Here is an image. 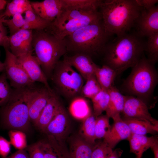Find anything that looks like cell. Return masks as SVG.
I'll return each mask as SVG.
<instances>
[{"mask_svg":"<svg viewBox=\"0 0 158 158\" xmlns=\"http://www.w3.org/2000/svg\"><path fill=\"white\" fill-rule=\"evenodd\" d=\"M136 33L144 37L158 33V6L147 10L142 8L134 25Z\"/></svg>","mask_w":158,"mask_h":158,"instance_id":"obj_12","label":"cell"},{"mask_svg":"<svg viewBox=\"0 0 158 158\" xmlns=\"http://www.w3.org/2000/svg\"><path fill=\"white\" fill-rule=\"evenodd\" d=\"M96 117L92 113L84 119L80 135L85 140L92 145L95 144V123Z\"/></svg>","mask_w":158,"mask_h":158,"instance_id":"obj_27","label":"cell"},{"mask_svg":"<svg viewBox=\"0 0 158 158\" xmlns=\"http://www.w3.org/2000/svg\"><path fill=\"white\" fill-rule=\"evenodd\" d=\"M142 7L136 0H102L99 8L107 32L122 36L134 26Z\"/></svg>","mask_w":158,"mask_h":158,"instance_id":"obj_2","label":"cell"},{"mask_svg":"<svg viewBox=\"0 0 158 158\" xmlns=\"http://www.w3.org/2000/svg\"><path fill=\"white\" fill-rule=\"evenodd\" d=\"M8 2L5 0H0V11L4 9Z\"/></svg>","mask_w":158,"mask_h":158,"instance_id":"obj_46","label":"cell"},{"mask_svg":"<svg viewBox=\"0 0 158 158\" xmlns=\"http://www.w3.org/2000/svg\"><path fill=\"white\" fill-rule=\"evenodd\" d=\"M47 135L46 139L38 142L44 158H69L64 142H59L52 136Z\"/></svg>","mask_w":158,"mask_h":158,"instance_id":"obj_18","label":"cell"},{"mask_svg":"<svg viewBox=\"0 0 158 158\" xmlns=\"http://www.w3.org/2000/svg\"><path fill=\"white\" fill-rule=\"evenodd\" d=\"M11 144L10 141L0 135V155L2 158L8 156L11 150Z\"/></svg>","mask_w":158,"mask_h":158,"instance_id":"obj_40","label":"cell"},{"mask_svg":"<svg viewBox=\"0 0 158 158\" xmlns=\"http://www.w3.org/2000/svg\"><path fill=\"white\" fill-rule=\"evenodd\" d=\"M122 153L121 150L119 149L113 150L109 158H120Z\"/></svg>","mask_w":158,"mask_h":158,"instance_id":"obj_44","label":"cell"},{"mask_svg":"<svg viewBox=\"0 0 158 158\" xmlns=\"http://www.w3.org/2000/svg\"><path fill=\"white\" fill-rule=\"evenodd\" d=\"M102 0H62L63 7L71 6L98 10Z\"/></svg>","mask_w":158,"mask_h":158,"instance_id":"obj_33","label":"cell"},{"mask_svg":"<svg viewBox=\"0 0 158 158\" xmlns=\"http://www.w3.org/2000/svg\"><path fill=\"white\" fill-rule=\"evenodd\" d=\"M110 99L108 107L106 110V115L113 120L121 116L124 108L125 96L114 86L108 90Z\"/></svg>","mask_w":158,"mask_h":158,"instance_id":"obj_22","label":"cell"},{"mask_svg":"<svg viewBox=\"0 0 158 158\" xmlns=\"http://www.w3.org/2000/svg\"><path fill=\"white\" fill-rule=\"evenodd\" d=\"M22 14L20 13L17 14L13 16L11 19L4 18L3 19V24L7 26L9 29L10 35L23 29L25 20Z\"/></svg>","mask_w":158,"mask_h":158,"instance_id":"obj_34","label":"cell"},{"mask_svg":"<svg viewBox=\"0 0 158 158\" xmlns=\"http://www.w3.org/2000/svg\"><path fill=\"white\" fill-rule=\"evenodd\" d=\"M138 4L147 10H151L156 6L158 0H136Z\"/></svg>","mask_w":158,"mask_h":158,"instance_id":"obj_42","label":"cell"},{"mask_svg":"<svg viewBox=\"0 0 158 158\" xmlns=\"http://www.w3.org/2000/svg\"><path fill=\"white\" fill-rule=\"evenodd\" d=\"M150 148L154 153V158H158V142L154 143Z\"/></svg>","mask_w":158,"mask_h":158,"instance_id":"obj_45","label":"cell"},{"mask_svg":"<svg viewBox=\"0 0 158 158\" xmlns=\"http://www.w3.org/2000/svg\"><path fill=\"white\" fill-rule=\"evenodd\" d=\"M147 38L144 52L146 53L148 59L155 64L158 60V33Z\"/></svg>","mask_w":158,"mask_h":158,"instance_id":"obj_31","label":"cell"},{"mask_svg":"<svg viewBox=\"0 0 158 158\" xmlns=\"http://www.w3.org/2000/svg\"><path fill=\"white\" fill-rule=\"evenodd\" d=\"M146 41L136 32L116 37L104 48V65L114 70L117 75L132 68L144 54Z\"/></svg>","mask_w":158,"mask_h":158,"instance_id":"obj_1","label":"cell"},{"mask_svg":"<svg viewBox=\"0 0 158 158\" xmlns=\"http://www.w3.org/2000/svg\"><path fill=\"white\" fill-rule=\"evenodd\" d=\"M101 20V14L99 11L97 10L61 24L53 25L51 23L45 29L58 38L63 40L66 37L78 29Z\"/></svg>","mask_w":158,"mask_h":158,"instance_id":"obj_9","label":"cell"},{"mask_svg":"<svg viewBox=\"0 0 158 158\" xmlns=\"http://www.w3.org/2000/svg\"><path fill=\"white\" fill-rule=\"evenodd\" d=\"M31 7L30 1L27 0H13L8 2L2 17L4 19L18 13L22 14Z\"/></svg>","mask_w":158,"mask_h":158,"instance_id":"obj_28","label":"cell"},{"mask_svg":"<svg viewBox=\"0 0 158 158\" xmlns=\"http://www.w3.org/2000/svg\"><path fill=\"white\" fill-rule=\"evenodd\" d=\"M109 118L106 115L96 117L95 137L96 140L104 138L109 132L111 128Z\"/></svg>","mask_w":158,"mask_h":158,"instance_id":"obj_32","label":"cell"},{"mask_svg":"<svg viewBox=\"0 0 158 158\" xmlns=\"http://www.w3.org/2000/svg\"><path fill=\"white\" fill-rule=\"evenodd\" d=\"M135 158H138V157H136Z\"/></svg>","mask_w":158,"mask_h":158,"instance_id":"obj_48","label":"cell"},{"mask_svg":"<svg viewBox=\"0 0 158 158\" xmlns=\"http://www.w3.org/2000/svg\"><path fill=\"white\" fill-rule=\"evenodd\" d=\"M154 65L144 54L132 68L130 73L122 86L123 91L127 95L137 97L148 106L158 82V74Z\"/></svg>","mask_w":158,"mask_h":158,"instance_id":"obj_5","label":"cell"},{"mask_svg":"<svg viewBox=\"0 0 158 158\" xmlns=\"http://www.w3.org/2000/svg\"><path fill=\"white\" fill-rule=\"evenodd\" d=\"M125 96L123 117L147 120L158 126V121L151 116L147 104L140 99L132 96Z\"/></svg>","mask_w":158,"mask_h":158,"instance_id":"obj_13","label":"cell"},{"mask_svg":"<svg viewBox=\"0 0 158 158\" xmlns=\"http://www.w3.org/2000/svg\"><path fill=\"white\" fill-rule=\"evenodd\" d=\"M83 85L80 94L81 97L91 99L102 90L95 75H92L86 80Z\"/></svg>","mask_w":158,"mask_h":158,"instance_id":"obj_30","label":"cell"},{"mask_svg":"<svg viewBox=\"0 0 158 158\" xmlns=\"http://www.w3.org/2000/svg\"><path fill=\"white\" fill-rule=\"evenodd\" d=\"M131 135L138 142L145 151L158 142V137L154 135L150 137L144 135L131 133Z\"/></svg>","mask_w":158,"mask_h":158,"instance_id":"obj_38","label":"cell"},{"mask_svg":"<svg viewBox=\"0 0 158 158\" xmlns=\"http://www.w3.org/2000/svg\"><path fill=\"white\" fill-rule=\"evenodd\" d=\"M6 58L4 62V71L10 85L13 89L31 87L35 83L30 79L26 71L18 62L17 57L6 48H5Z\"/></svg>","mask_w":158,"mask_h":158,"instance_id":"obj_8","label":"cell"},{"mask_svg":"<svg viewBox=\"0 0 158 158\" xmlns=\"http://www.w3.org/2000/svg\"><path fill=\"white\" fill-rule=\"evenodd\" d=\"M121 118L128 126L131 133L145 135L148 133L155 135L158 133V126L147 120L124 117Z\"/></svg>","mask_w":158,"mask_h":158,"instance_id":"obj_23","label":"cell"},{"mask_svg":"<svg viewBox=\"0 0 158 158\" xmlns=\"http://www.w3.org/2000/svg\"><path fill=\"white\" fill-rule=\"evenodd\" d=\"M25 24L23 29L40 30L46 29L51 22L42 18L33 10L32 7L25 12Z\"/></svg>","mask_w":158,"mask_h":158,"instance_id":"obj_25","label":"cell"},{"mask_svg":"<svg viewBox=\"0 0 158 158\" xmlns=\"http://www.w3.org/2000/svg\"><path fill=\"white\" fill-rule=\"evenodd\" d=\"M5 68L4 63H2L0 61V72H3L4 71Z\"/></svg>","mask_w":158,"mask_h":158,"instance_id":"obj_47","label":"cell"},{"mask_svg":"<svg viewBox=\"0 0 158 158\" xmlns=\"http://www.w3.org/2000/svg\"><path fill=\"white\" fill-rule=\"evenodd\" d=\"M8 134L11 144L16 148L18 150L26 148L27 146L26 136L24 132L17 130H11Z\"/></svg>","mask_w":158,"mask_h":158,"instance_id":"obj_35","label":"cell"},{"mask_svg":"<svg viewBox=\"0 0 158 158\" xmlns=\"http://www.w3.org/2000/svg\"><path fill=\"white\" fill-rule=\"evenodd\" d=\"M114 121L109 132L103 139V141L112 149L121 140H127L131 133L129 127L121 116Z\"/></svg>","mask_w":158,"mask_h":158,"instance_id":"obj_19","label":"cell"},{"mask_svg":"<svg viewBox=\"0 0 158 158\" xmlns=\"http://www.w3.org/2000/svg\"><path fill=\"white\" fill-rule=\"evenodd\" d=\"M64 57L63 60L75 68L85 80L95 75L98 66L93 61L91 57L86 54L76 53L70 56L65 55Z\"/></svg>","mask_w":158,"mask_h":158,"instance_id":"obj_16","label":"cell"},{"mask_svg":"<svg viewBox=\"0 0 158 158\" xmlns=\"http://www.w3.org/2000/svg\"><path fill=\"white\" fill-rule=\"evenodd\" d=\"M50 78L58 91L68 98L77 97L84 84L80 75L64 60L57 63Z\"/></svg>","mask_w":158,"mask_h":158,"instance_id":"obj_7","label":"cell"},{"mask_svg":"<svg viewBox=\"0 0 158 158\" xmlns=\"http://www.w3.org/2000/svg\"><path fill=\"white\" fill-rule=\"evenodd\" d=\"M95 75L102 89L107 91L114 86V82L117 75L115 71L105 65L102 67L98 66Z\"/></svg>","mask_w":158,"mask_h":158,"instance_id":"obj_24","label":"cell"},{"mask_svg":"<svg viewBox=\"0 0 158 158\" xmlns=\"http://www.w3.org/2000/svg\"><path fill=\"white\" fill-rule=\"evenodd\" d=\"M53 91L44 86L36 87L30 100L29 105V118L30 121L35 126L46 106Z\"/></svg>","mask_w":158,"mask_h":158,"instance_id":"obj_15","label":"cell"},{"mask_svg":"<svg viewBox=\"0 0 158 158\" xmlns=\"http://www.w3.org/2000/svg\"><path fill=\"white\" fill-rule=\"evenodd\" d=\"M2 158H30L25 149L18 150L11 155Z\"/></svg>","mask_w":158,"mask_h":158,"instance_id":"obj_43","label":"cell"},{"mask_svg":"<svg viewBox=\"0 0 158 158\" xmlns=\"http://www.w3.org/2000/svg\"><path fill=\"white\" fill-rule=\"evenodd\" d=\"M35 12L42 18L51 22L59 15L62 7V0H45L30 1Z\"/></svg>","mask_w":158,"mask_h":158,"instance_id":"obj_17","label":"cell"},{"mask_svg":"<svg viewBox=\"0 0 158 158\" xmlns=\"http://www.w3.org/2000/svg\"><path fill=\"white\" fill-rule=\"evenodd\" d=\"M33 30L23 29L8 36L4 48L8 49L16 57L32 54L34 50L32 46Z\"/></svg>","mask_w":158,"mask_h":158,"instance_id":"obj_10","label":"cell"},{"mask_svg":"<svg viewBox=\"0 0 158 158\" xmlns=\"http://www.w3.org/2000/svg\"><path fill=\"white\" fill-rule=\"evenodd\" d=\"M113 149L103 142H97L93 150L91 158H109Z\"/></svg>","mask_w":158,"mask_h":158,"instance_id":"obj_37","label":"cell"},{"mask_svg":"<svg viewBox=\"0 0 158 158\" xmlns=\"http://www.w3.org/2000/svg\"><path fill=\"white\" fill-rule=\"evenodd\" d=\"M32 46L42 71L50 78L56 64L67 52L63 40L45 29L33 30Z\"/></svg>","mask_w":158,"mask_h":158,"instance_id":"obj_6","label":"cell"},{"mask_svg":"<svg viewBox=\"0 0 158 158\" xmlns=\"http://www.w3.org/2000/svg\"><path fill=\"white\" fill-rule=\"evenodd\" d=\"M70 125L68 115L61 103L44 133L52 136L59 142H64L69 130Z\"/></svg>","mask_w":158,"mask_h":158,"instance_id":"obj_11","label":"cell"},{"mask_svg":"<svg viewBox=\"0 0 158 158\" xmlns=\"http://www.w3.org/2000/svg\"><path fill=\"white\" fill-rule=\"evenodd\" d=\"M30 158H44L43 153L38 142L27 146L25 149Z\"/></svg>","mask_w":158,"mask_h":158,"instance_id":"obj_39","label":"cell"},{"mask_svg":"<svg viewBox=\"0 0 158 158\" xmlns=\"http://www.w3.org/2000/svg\"><path fill=\"white\" fill-rule=\"evenodd\" d=\"M4 71L0 75V108L8 101L12 93L11 88Z\"/></svg>","mask_w":158,"mask_h":158,"instance_id":"obj_36","label":"cell"},{"mask_svg":"<svg viewBox=\"0 0 158 158\" xmlns=\"http://www.w3.org/2000/svg\"><path fill=\"white\" fill-rule=\"evenodd\" d=\"M61 103L58 95L53 90L48 102L35 126L41 132L44 133Z\"/></svg>","mask_w":158,"mask_h":158,"instance_id":"obj_20","label":"cell"},{"mask_svg":"<svg viewBox=\"0 0 158 158\" xmlns=\"http://www.w3.org/2000/svg\"><path fill=\"white\" fill-rule=\"evenodd\" d=\"M13 89L7 102L0 108V116L5 127L22 131H28L30 127L29 105L36 87Z\"/></svg>","mask_w":158,"mask_h":158,"instance_id":"obj_4","label":"cell"},{"mask_svg":"<svg viewBox=\"0 0 158 158\" xmlns=\"http://www.w3.org/2000/svg\"><path fill=\"white\" fill-rule=\"evenodd\" d=\"M3 11H0V46L4 47L6 45L8 36L6 28L3 23L4 18L2 16Z\"/></svg>","mask_w":158,"mask_h":158,"instance_id":"obj_41","label":"cell"},{"mask_svg":"<svg viewBox=\"0 0 158 158\" xmlns=\"http://www.w3.org/2000/svg\"><path fill=\"white\" fill-rule=\"evenodd\" d=\"M75 97L70 105V112L75 118L83 120L92 113L84 98L82 97Z\"/></svg>","mask_w":158,"mask_h":158,"instance_id":"obj_26","label":"cell"},{"mask_svg":"<svg viewBox=\"0 0 158 158\" xmlns=\"http://www.w3.org/2000/svg\"><path fill=\"white\" fill-rule=\"evenodd\" d=\"M96 144L92 145L89 143L80 135L73 137L68 150L69 158H91Z\"/></svg>","mask_w":158,"mask_h":158,"instance_id":"obj_21","label":"cell"},{"mask_svg":"<svg viewBox=\"0 0 158 158\" xmlns=\"http://www.w3.org/2000/svg\"><path fill=\"white\" fill-rule=\"evenodd\" d=\"M17 57L18 62L33 82L40 83L48 89H52L49 85L48 78L35 56L30 54Z\"/></svg>","mask_w":158,"mask_h":158,"instance_id":"obj_14","label":"cell"},{"mask_svg":"<svg viewBox=\"0 0 158 158\" xmlns=\"http://www.w3.org/2000/svg\"><path fill=\"white\" fill-rule=\"evenodd\" d=\"M109 99L108 91L102 89L91 99L93 106V114L96 117L101 115L103 111H106Z\"/></svg>","mask_w":158,"mask_h":158,"instance_id":"obj_29","label":"cell"},{"mask_svg":"<svg viewBox=\"0 0 158 158\" xmlns=\"http://www.w3.org/2000/svg\"><path fill=\"white\" fill-rule=\"evenodd\" d=\"M102 20L85 26L63 39L67 51L92 55L103 53L110 37Z\"/></svg>","mask_w":158,"mask_h":158,"instance_id":"obj_3","label":"cell"}]
</instances>
